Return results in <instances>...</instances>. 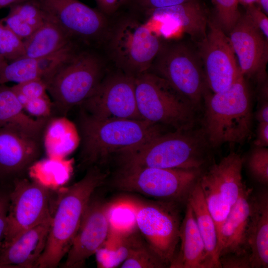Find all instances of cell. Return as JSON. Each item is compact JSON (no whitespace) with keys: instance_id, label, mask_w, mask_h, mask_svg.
<instances>
[{"instance_id":"cell-49","label":"cell","mask_w":268,"mask_h":268,"mask_svg":"<svg viewBox=\"0 0 268 268\" xmlns=\"http://www.w3.org/2000/svg\"><path fill=\"white\" fill-rule=\"evenodd\" d=\"M8 63L7 61L0 55V70H1Z\"/></svg>"},{"instance_id":"cell-7","label":"cell","mask_w":268,"mask_h":268,"mask_svg":"<svg viewBox=\"0 0 268 268\" xmlns=\"http://www.w3.org/2000/svg\"><path fill=\"white\" fill-rule=\"evenodd\" d=\"M202 172V169L121 167L113 185L121 191L180 204L187 202Z\"/></svg>"},{"instance_id":"cell-27","label":"cell","mask_w":268,"mask_h":268,"mask_svg":"<svg viewBox=\"0 0 268 268\" xmlns=\"http://www.w3.org/2000/svg\"><path fill=\"white\" fill-rule=\"evenodd\" d=\"M187 202L192 208L212 268H221L218 254V236L216 225L207 208L199 180L191 191Z\"/></svg>"},{"instance_id":"cell-41","label":"cell","mask_w":268,"mask_h":268,"mask_svg":"<svg viewBox=\"0 0 268 268\" xmlns=\"http://www.w3.org/2000/svg\"><path fill=\"white\" fill-rule=\"evenodd\" d=\"M221 268H251L249 254H229L219 258Z\"/></svg>"},{"instance_id":"cell-5","label":"cell","mask_w":268,"mask_h":268,"mask_svg":"<svg viewBox=\"0 0 268 268\" xmlns=\"http://www.w3.org/2000/svg\"><path fill=\"white\" fill-rule=\"evenodd\" d=\"M104 69L97 55L78 49L43 78L52 98L53 114L66 116L74 106L81 105L99 85Z\"/></svg>"},{"instance_id":"cell-50","label":"cell","mask_w":268,"mask_h":268,"mask_svg":"<svg viewBox=\"0 0 268 268\" xmlns=\"http://www.w3.org/2000/svg\"><path fill=\"white\" fill-rule=\"evenodd\" d=\"M101 0H95L96 3H97V4Z\"/></svg>"},{"instance_id":"cell-29","label":"cell","mask_w":268,"mask_h":268,"mask_svg":"<svg viewBox=\"0 0 268 268\" xmlns=\"http://www.w3.org/2000/svg\"><path fill=\"white\" fill-rule=\"evenodd\" d=\"M73 159L48 157L35 162L28 169L31 179L48 188L63 185L70 177Z\"/></svg>"},{"instance_id":"cell-17","label":"cell","mask_w":268,"mask_h":268,"mask_svg":"<svg viewBox=\"0 0 268 268\" xmlns=\"http://www.w3.org/2000/svg\"><path fill=\"white\" fill-rule=\"evenodd\" d=\"M229 34L241 74L263 84L267 78L268 39L245 14H241Z\"/></svg>"},{"instance_id":"cell-6","label":"cell","mask_w":268,"mask_h":268,"mask_svg":"<svg viewBox=\"0 0 268 268\" xmlns=\"http://www.w3.org/2000/svg\"><path fill=\"white\" fill-rule=\"evenodd\" d=\"M138 112L143 120L175 130L192 129L196 108L166 80L148 71L135 77Z\"/></svg>"},{"instance_id":"cell-26","label":"cell","mask_w":268,"mask_h":268,"mask_svg":"<svg viewBox=\"0 0 268 268\" xmlns=\"http://www.w3.org/2000/svg\"><path fill=\"white\" fill-rule=\"evenodd\" d=\"M23 43V57L30 58L47 56L77 43L57 24L47 19Z\"/></svg>"},{"instance_id":"cell-46","label":"cell","mask_w":268,"mask_h":268,"mask_svg":"<svg viewBox=\"0 0 268 268\" xmlns=\"http://www.w3.org/2000/svg\"><path fill=\"white\" fill-rule=\"evenodd\" d=\"M255 4L266 14L268 13V0H258Z\"/></svg>"},{"instance_id":"cell-12","label":"cell","mask_w":268,"mask_h":268,"mask_svg":"<svg viewBox=\"0 0 268 268\" xmlns=\"http://www.w3.org/2000/svg\"><path fill=\"white\" fill-rule=\"evenodd\" d=\"M45 19L59 26L76 43L105 41L110 25L106 15L78 0H35Z\"/></svg>"},{"instance_id":"cell-45","label":"cell","mask_w":268,"mask_h":268,"mask_svg":"<svg viewBox=\"0 0 268 268\" xmlns=\"http://www.w3.org/2000/svg\"><path fill=\"white\" fill-rule=\"evenodd\" d=\"M129 0H101L97 5L107 6H122Z\"/></svg>"},{"instance_id":"cell-3","label":"cell","mask_w":268,"mask_h":268,"mask_svg":"<svg viewBox=\"0 0 268 268\" xmlns=\"http://www.w3.org/2000/svg\"><path fill=\"white\" fill-rule=\"evenodd\" d=\"M201 129L210 147L242 143L252 132V106L249 87L241 73L226 89L205 94Z\"/></svg>"},{"instance_id":"cell-21","label":"cell","mask_w":268,"mask_h":268,"mask_svg":"<svg viewBox=\"0 0 268 268\" xmlns=\"http://www.w3.org/2000/svg\"><path fill=\"white\" fill-rule=\"evenodd\" d=\"M180 248L171 268H212L205 246L190 204L187 201L179 232Z\"/></svg>"},{"instance_id":"cell-15","label":"cell","mask_w":268,"mask_h":268,"mask_svg":"<svg viewBox=\"0 0 268 268\" xmlns=\"http://www.w3.org/2000/svg\"><path fill=\"white\" fill-rule=\"evenodd\" d=\"M197 51L207 87L213 93L228 88L241 73L229 37L215 19H209L206 35L198 41Z\"/></svg>"},{"instance_id":"cell-20","label":"cell","mask_w":268,"mask_h":268,"mask_svg":"<svg viewBox=\"0 0 268 268\" xmlns=\"http://www.w3.org/2000/svg\"><path fill=\"white\" fill-rule=\"evenodd\" d=\"M51 215L0 247V267L38 268L46 247Z\"/></svg>"},{"instance_id":"cell-34","label":"cell","mask_w":268,"mask_h":268,"mask_svg":"<svg viewBox=\"0 0 268 268\" xmlns=\"http://www.w3.org/2000/svg\"><path fill=\"white\" fill-rule=\"evenodd\" d=\"M216 13L215 18L220 26L228 33L240 17L238 0H211Z\"/></svg>"},{"instance_id":"cell-25","label":"cell","mask_w":268,"mask_h":268,"mask_svg":"<svg viewBox=\"0 0 268 268\" xmlns=\"http://www.w3.org/2000/svg\"><path fill=\"white\" fill-rule=\"evenodd\" d=\"M76 125L66 116H53L48 121L43 136V145L47 157L63 159L80 144Z\"/></svg>"},{"instance_id":"cell-38","label":"cell","mask_w":268,"mask_h":268,"mask_svg":"<svg viewBox=\"0 0 268 268\" xmlns=\"http://www.w3.org/2000/svg\"><path fill=\"white\" fill-rule=\"evenodd\" d=\"M0 20L23 41L29 37L35 31L11 8L7 15Z\"/></svg>"},{"instance_id":"cell-9","label":"cell","mask_w":268,"mask_h":268,"mask_svg":"<svg viewBox=\"0 0 268 268\" xmlns=\"http://www.w3.org/2000/svg\"><path fill=\"white\" fill-rule=\"evenodd\" d=\"M150 68L196 108L208 91L198 52L185 43L162 45Z\"/></svg>"},{"instance_id":"cell-8","label":"cell","mask_w":268,"mask_h":268,"mask_svg":"<svg viewBox=\"0 0 268 268\" xmlns=\"http://www.w3.org/2000/svg\"><path fill=\"white\" fill-rule=\"evenodd\" d=\"M105 40L116 66L134 77L150 69L162 46L149 26L132 17L110 26Z\"/></svg>"},{"instance_id":"cell-40","label":"cell","mask_w":268,"mask_h":268,"mask_svg":"<svg viewBox=\"0 0 268 268\" xmlns=\"http://www.w3.org/2000/svg\"><path fill=\"white\" fill-rule=\"evenodd\" d=\"M246 7L245 14L251 23L268 39V18L256 4L248 5Z\"/></svg>"},{"instance_id":"cell-42","label":"cell","mask_w":268,"mask_h":268,"mask_svg":"<svg viewBox=\"0 0 268 268\" xmlns=\"http://www.w3.org/2000/svg\"><path fill=\"white\" fill-rule=\"evenodd\" d=\"M189 0H135L137 5L145 11L179 4Z\"/></svg>"},{"instance_id":"cell-4","label":"cell","mask_w":268,"mask_h":268,"mask_svg":"<svg viewBox=\"0 0 268 268\" xmlns=\"http://www.w3.org/2000/svg\"><path fill=\"white\" fill-rule=\"evenodd\" d=\"M161 126L145 120L98 119L81 110L78 130L83 162L103 163L112 154L145 143L163 132Z\"/></svg>"},{"instance_id":"cell-47","label":"cell","mask_w":268,"mask_h":268,"mask_svg":"<svg viewBox=\"0 0 268 268\" xmlns=\"http://www.w3.org/2000/svg\"><path fill=\"white\" fill-rule=\"evenodd\" d=\"M21 0H0V9L10 6L19 2Z\"/></svg>"},{"instance_id":"cell-14","label":"cell","mask_w":268,"mask_h":268,"mask_svg":"<svg viewBox=\"0 0 268 268\" xmlns=\"http://www.w3.org/2000/svg\"><path fill=\"white\" fill-rule=\"evenodd\" d=\"M135 77L123 72L103 78L93 94L80 106L96 119L143 120L137 107Z\"/></svg>"},{"instance_id":"cell-1","label":"cell","mask_w":268,"mask_h":268,"mask_svg":"<svg viewBox=\"0 0 268 268\" xmlns=\"http://www.w3.org/2000/svg\"><path fill=\"white\" fill-rule=\"evenodd\" d=\"M201 130H175L157 134L141 145L118 154L121 167L202 169L210 148Z\"/></svg>"},{"instance_id":"cell-44","label":"cell","mask_w":268,"mask_h":268,"mask_svg":"<svg viewBox=\"0 0 268 268\" xmlns=\"http://www.w3.org/2000/svg\"><path fill=\"white\" fill-rule=\"evenodd\" d=\"M256 119L259 123H268V103L265 101L260 106L256 113Z\"/></svg>"},{"instance_id":"cell-13","label":"cell","mask_w":268,"mask_h":268,"mask_svg":"<svg viewBox=\"0 0 268 268\" xmlns=\"http://www.w3.org/2000/svg\"><path fill=\"white\" fill-rule=\"evenodd\" d=\"M49 190L32 179L20 177L12 182L7 228L0 247L50 216Z\"/></svg>"},{"instance_id":"cell-18","label":"cell","mask_w":268,"mask_h":268,"mask_svg":"<svg viewBox=\"0 0 268 268\" xmlns=\"http://www.w3.org/2000/svg\"><path fill=\"white\" fill-rule=\"evenodd\" d=\"M111 202L91 197L67 254L65 267L82 266L105 241L109 232L107 213Z\"/></svg>"},{"instance_id":"cell-30","label":"cell","mask_w":268,"mask_h":268,"mask_svg":"<svg viewBox=\"0 0 268 268\" xmlns=\"http://www.w3.org/2000/svg\"><path fill=\"white\" fill-rule=\"evenodd\" d=\"M135 231L129 235L108 232L106 240L95 253L97 267L114 268L121 266L128 257Z\"/></svg>"},{"instance_id":"cell-36","label":"cell","mask_w":268,"mask_h":268,"mask_svg":"<svg viewBox=\"0 0 268 268\" xmlns=\"http://www.w3.org/2000/svg\"><path fill=\"white\" fill-rule=\"evenodd\" d=\"M53 104L47 93L29 100L24 107V111L37 118H49L54 116Z\"/></svg>"},{"instance_id":"cell-48","label":"cell","mask_w":268,"mask_h":268,"mask_svg":"<svg viewBox=\"0 0 268 268\" xmlns=\"http://www.w3.org/2000/svg\"><path fill=\"white\" fill-rule=\"evenodd\" d=\"M239 4L246 6L251 4H255L258 0H238Z\"/></svg>"},{"instance_id":"cell-35","label":"cell","mask_w":268,"mask_h":268,"mask_svg":"<svg viewBox=\"0 0 268 268\" xmlns=\"http://www.w3.org/2000/svg\"><path fill=\"white\" fill-rule=\"evenodd\" d=\"M248 166L252 176L263 185L268 183V149L266 147H257L252 151L248 162Z\"/></svg>"},{"instance_id":"cell-39","label":"cell","mask_w":268,"mask_h":268,"mask_svg":"<svg viewBox=\"0 0 268 268\" xmlns=\"http://www.w3.org/2000/svg\"><path fill=\"white\" fill-rule=\"evenodd\" d=\"M7 183H0V247L4 240L6 228L7 218L11 188L8 189Z\"/></svg>"},{"instance_id":"cell-32","label":"cell","mask_w":268,"mask_h":268,"mask_svg":"<svg viewBox=\"0 0 268 268\" xmlns=\"http://www.w3.org/2000/svg\"><path fill=\"white\" fill-rule=\"evenodd\" d=\"M107 216L109 232L129 235L138 229L135 210L128 199L111 202Z\"/></svg>"},{"instance_id":"cell-11","label":"cell","mask_w":268,"mask_h":268,"mask_svg":"<svg viewBox=\"0 0 268 268\" xmlns=\"http://www.w3.org/2000/svg\"><path fill=\"white\" fill-rule=\"evenodd\" d=\"M242 165L240 155L231 152L219 162L203 171L199 179L217 233L221 224L246 187L243 182Z\"/></svg>"},{"instance_id":"cell-33","label":"cell","mask_w":268,"mask_h":268,"mask_svg":"<svg viewBox=\"0 0 268 268\" xmlns=\"http://www.w3.org/2000/svg\"><path fill=\"white\" fill-rule=\"evenodd\" d=\"M24 52L23 41L0 19V55L12 62L23 57Z\"/></svg>"},{"instance_id":"cell-22","label":"cell","mask_w":268,"mask_h":268,"mask_svg":"<svg viewBox=\"0 0 268 268\" xmlns=\"http://www.w3.org/2000/svg\"><path fill=\"white\" fill-rule=\"evenodd\" d=\"M77 49L78 45L74 43L47 56L36 58L22 57L12 61L0 70V84L43 79Z\"/></svg>"},{"instance_id":"cell-31","label":"cell","mask_w":268,"mask_h":268,"mask_svg":"<svg viewBox=\"0 0 268 268\" xmlns=\"http://www.w3.org/2000/svg\"><path fill=\"white\" fill-rule=\"evenodd\" d=\"M122 268H163L167 266L150 247L137 229L133 235L130 252Z\"/></svg>"},{"instance_id":"cell-2","label":"cell","mask_w":268,"mask_h":268,"mask_svg":"<svg viewBox=\"0 0 268 268\" xmlns=\"http://www.w3.org/2000/svg\"><path fill=\"white\" fill-rule=\"evenodd\" d=\"M106 177L97 166H92L81 180L59 194L38 268H55L67 254L94 191Z\"/></svg>"},{"instance_id":"cell-19","label":"cell","mask_w":268,"mask_h":268,"mask_svg":"<svg viewBox=\"0 0 268 268\" xmlns=\"http://www.w3.org/2000/svg\"><path fill=\"white\" fill-rule=\"evenodd\" d=\"M252 194V190L245 187L221 224L217 233L218 258L229 254H249L248 233Z\"/></svg>"},{"instance_id":"cell-10","label":"cell","mask_w":268,"mask_h":268,"mask_svg":"<svg viewBox=\"0 0 268 268\" xmlns=\"http://www.w3.org/2000/svg\"><path fill=\"white\" fill-rule=\"evenodd\" d=\"M128 200L135 208L140 233L164 263L170 266L179 242V204L158 200Z\"/></svg>"},{"instance_id":"cell-28","label":"cell","mask_w":268,"mask_h":268,"mask_svg":"<svg viewBox=\"0 0 268 268\" xmlns=\"http://www.w3.org/2000/svg\"><path fill=\"white\" fill-rule=\"evenodd\" d=\"M51 117L33 119L26 114L11 87L0 84V123H10L34 134L43 135Z\"/></svg>"},{"instance_id":"cell-43","label":"cell","mask_w":268,"mask_h":268,"mask_svg":"<svg viewBox=\"0 0 268 268\" xmlns=\"http://www.w3.org/2000/svg\"><path fill=\"white\" fill-rule=\"evenodd\" d=\"M254 143L257 147L268 146V123H259L257 130V136Z\"/></svg>"},{"instance_id":"cell-16","label":"cell","mask_w":268,"mask_h":268,"mask_svg":"<svg viewBox=\"0 0 268 268\" xmlns=\"http://www.w3.org/2000/svg\"><path fill=\"white\" fill-rule=\"evenodd\" d=\"M43 136L10 123H0V183L22 177L38 160Z\"/></svg>"},{"instance_id":"cell-23","label":"cell","mask_w":268,"mask_h":268,"mask_svg":"<svg viewBox=\"0 0 268 268\" xmlns=\"http://www.w3.org/2000/svg\"><path fill=\"white\" fill-rule=\"evenodd\" d=\"M149 18L172 22L181 30L199 41L206 34L209 20L207 10L199 0L145 11Z\"/></svg>"},{"instance_id":"cell-24","label":"cell","mask_w":268,"mask_h":268,"mask_svg":"<svg viewBox=\"0 0 268 268\" xmlns=\"http://www.w3.org/2000/svg\"><path fill=\"white\" fill-rule=\"evenodd\" d=\"M248 244L251 268L268 267V194L252 196Z\"/></svg>"},{"instance_id":"cell-37","label":"cell","mask_w":268,"mask_h":268,"mask_svg":"<svg viewBox=\"0 0 268 268\" xmlns=\"http://www.w3.org/2000/svg\"><path fill=\"white\" fill-rule=\"evenodd\" d=\"M11 88L14 92L23 94L29 100L41 96L47 92L46 84L42 78L18 83Z\"/></svg>"}]
</instances>
